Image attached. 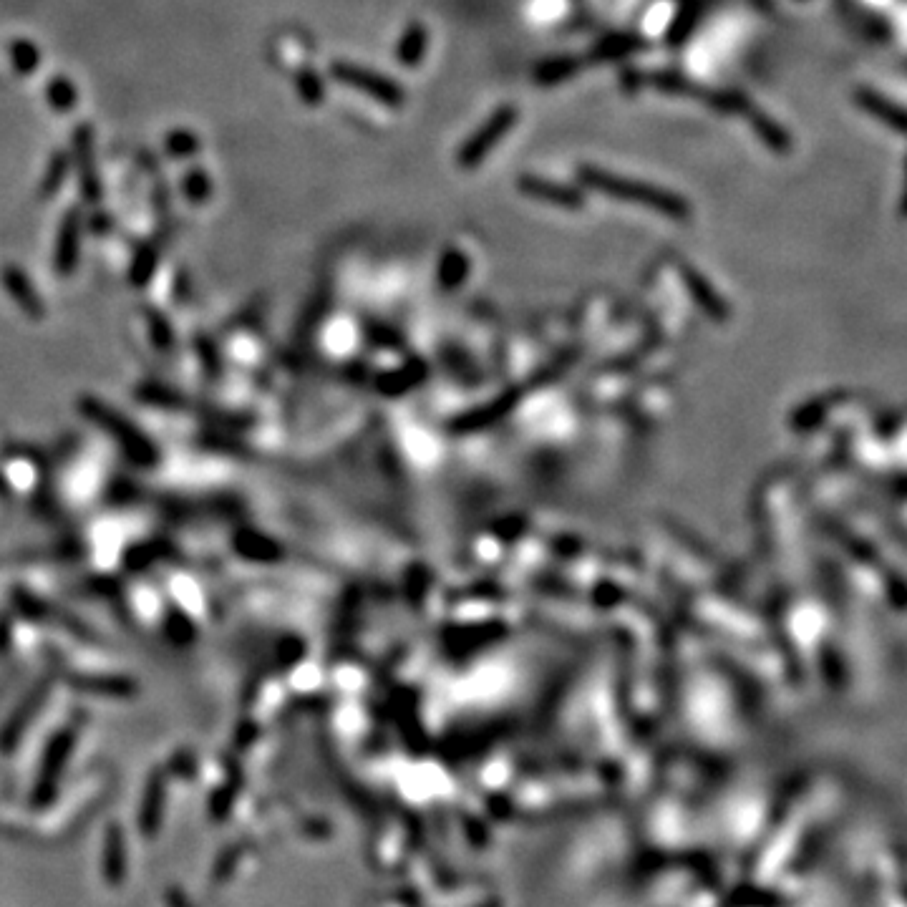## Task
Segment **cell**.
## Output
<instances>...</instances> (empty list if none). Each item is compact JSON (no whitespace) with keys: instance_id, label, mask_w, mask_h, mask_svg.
Returning a JSON list of instances; mask_svg holds the SVG:
<instances>
[{"instance_id":"6da1fadb","label":"cell","mask_w":907,"mask_h":907,"mask_svg":"<svg viewBox=\"0 0 907 907\" xmlns=\"http://www.w3.org/2000/svg\"><path fill=\"white\" fill-rule=\"evenodd\" d=\"M577 182H580V187L590 189V192L605 194L610 200L643 207V210H651L656 212V215L671 217V220L678 222L691 220L693 212L691 202H688L683 194L673 192V189L640 182V179L633 177H623V174L593 167V164H582V167H577Z\"/></svg>"},{"instance_id":"7a4b0ae2","label":"cell","mask_w":907,"mask_h":907,"mask_svg":"<svg viewBox=\"0 0 907 907\" xmlns=\"http://www.w3.org/2000/svg\"><path fill=\"white\" fill-rule=\"evenodd\" d=\"M331 79L336 84L356 89L361 94L371 96L378 104L388 106V109H404L406 104V91L396 84L391 76L378 74V71L366 69L351 61H333L331 63Z\"/></svg>"},{"instance_id":"3957f363","label":"cell","mask_w":907,"mask_h":907,"mask_svg":"<svg viewBox=\"0 0 907 907\" xmlns=\"http://www.w3.org/2000/svg\"><path fill=\"white\" fill-rule=\"evenodd\" d=\"M520 121V111L512 104H502L499 109L492 111L487 121L479 126L477 132L459 147L457 152V167L459 169H477L489 154L497 149V144L507 137L514 129V124Z\"/></svg>"},{"instance_id":"277c9868","label":"cell","mask_w":907,"mask_h":907,"mask_svg":"<svg viewBox=\"0 0 907 907\" xmlns=\"http://www.w3.org/2000/svg\"><path fill=\"white\" fill-rule=\"evenodd\" d=\"M71 162L76 164V174H79V192L84 197L86 205H99L104 197V184H101L99 167H96V152H94V126L79 124L74 129V154Z\"/></svg>"},{"instance_id":"5b68a950","label":"cell","mask_w":907,"mask_h":907,"mask_svg":"<svg viewBox=\"0 0 907 907\" xmlns=\"http://www.w3.org/2000/svg\"><path fill=\"white\" fill-rule=\"evenodd\" d=\"M517 189L530 200L542 202V205L557 207L565 212H580L585 210V192L580 187L572 184H560L555 179L540 177V174H520L517 177Z\"/></svg>"},{"instance_id":"8992f818","label":"cell","mask_w":907,"mask_h":907,"mask_svg":"<svg viewBox=\"0 0 907 907\" xmlns=\"http://www.w3.org/2000/svg\"><path fill=\"white\" fill-rule=\"evenodd\" d=\"M81 225H84V215L79 207L66 210V215L61 217L56 237V270L63 275H69L71 270L79 263V250H81Z\"/></svg>"},{"instance_id":"52a82bcc","label":"cell","mask_w":907,"mask_h":907,"mask_svg":"<svg viewBox=\"0 0 907 907\" xmlns=\"http://www.w3.org/2000/svg\"><path fill=\"white\" fill-rule=\"evenodd\" d=\"M855 104L860 106L865 114H870L872 119H877L880 124H885L887 129H892L895 134H905V111L897 101H892L890 96L880 94L877 89L870 86H860L855 91Z\"/></svg>"},{"instance_id":"ba28073f","label":"cell","mask_w":907,"mask_h":907,"mask_svg":"<svg viewBox=\"0 0 907 907\" xmlns=\"http://www.w3.org/2000/svg\"><path fill=\"white\" fill-rule=\"evenodd\" d=\"M746 121H749L751 124V132L756 134V137H759V142L764 144L766 149H771V152L774 154H789L792 152V134L787 132V129H784L782 124H779V121L776 119H771L769 114H764V111H756L754 106H751L749 111H746Z\"/></svg>"},{"instance_id":"9c48e42d","label":"cell","mask_w":907,"mask_h":907,"mask_svg":"<svg viewBox=\"0 0 907 907\" xmlns=\"http://www.w3.org/2000/svg\"><path fill=\"white\" fill-rule=\"evenodd\" d=\"M426 51H429V31H426V26L419 21L409 23L406 31L401 33L399 43H396V61L404 69H416L426 58Z\"/></svg>"},{"instance_id":"30bf717a","label":"cell","mask_w":907,"mask_h":907,"mask_svg":"<svg viewBox=\"0 0 907 907\" xmlns=\"http://www.w3.org/2000/svg\"><path fill=\"white\" fill-rule=\"evenodd\" d=\"M69 172H71V154L63 152V149H56V152L51 154V159H48L46 172H43V177H41V184H38V200L46 202V200H51V197H56V194L63 189V184H66Z\"/></svg>"},{"instance_id":"8fae6325","label":"cell","mask_w":907,"mask_h":907,"mask_svg":"<svg viewBox=\"0 0 907 907\" xmlns=\"http://www.w3.org/2000/svg\"><path fill=\"white\" fill-rule=\"evenodd\" d=\"M585 63H588L585 58L575 56H560L552 58V61H542L535 71V81L540 86H555L560 84V81L570 79L572 74H577Z\"/></svg>"},{"instance_id":"7c38bea8","label":"cell","mask_w":907,"mask_h":907,"mask_svg":"<svg viewBox=\"0 0 907 907\" xmlns=\"http://www.w3.org/2000/svg\"><path fill=\"white\" fill-rule=\"evenodd\" d=\"M46 99L53 111H58V114H69V111H74L76 104H79V91H76V86L71 84L66 76H53L46 86Z\"/></svg>"},{"instance_id":"4fadbf2b","label":"cell","mask_w":907,"mask_h":907,"mask_svg":"<svg viewBox=\"0 0 907 907\" xmlns=\"http://www.w3.org/2000/svg\"><path fill=\"white\" fill-rule=\"evenodd\" d=\"M179 187H182L184 200L194 207L207 205L212 197V179L205 169H197V167L189 169V172L182 177V184H179Z\"/></svg>"},{"instance_id":"5bb4252c","label":"cell","mask_w":907,"mask_h":907,"mask_svg":"<svg viewBox=\"0 0 907 907\" xmlns=\"http://www.w3.org/2000/svg\"><path fill=\"white\" fill-rule=\"evenodd\" d=\"M11 63L16 74L31 76L41 66V48L28 38H16L11 43Z\"/></svg>"},{"instance_id":"9a60e30c","label":"cell","mask_w":907,"mask_h":907,"mask_svg":"<svg viewBox=\"0 0 907 907\" xmlns=\"http://www.w3.org/2000/svg\"><path fill=\"white\" fill-rule=\"evenodd\" d=\"M202 142L200 137L189 129H172L164 137V152L172 159H192L194 154H200Z\"/></svg>"},{"instance_id":"2e32d148","label":"cell","mask_w":907,"mask_h":907,"mask_svg":"<svg viewBox=\"0 0 907 907\" xmlns=\"http://www.w3.org/2000/svg\"><path fill=\"white\" fill-rule=\"evenodd\" d=\"M295 91L308 106H320L326 99V84L315 69H300L295 74Z\"/></svg>"},{"instance_id":"e0dca14e","label":"cell","mask_w":907,"mask_h":907,"mask_svg":"<svg viewBox=\"0 0 907 907\" xmlns=\"http://www.w3.org/2000/svg\"><path fill=\"white\" fill-rule=\"evenodd\" d=\"M3 280H6L8 290H11V293L16 295L18 300H21L23 308H28L31 313H38V308H41V305H38L36 295H33L31 283H28V278L21 273V270L16 268V265H8V268L3 270Z\"/></svg>"},{"instance_id":"ac0fdd59","label":"cell","mask_w":907,"mask_h":907,"mask_svg":"<svg viewBox=\"0 0 907 907\" xmlns=\"http://www.w3.org/2000/svg\"><path fill=\"white\" fill-rule=\"evenodd\" d=\"M154 263H157V240H149L142 250L137 252L132 265V280L137 285H144V280L152 275Z\"/></svg>"},{"instance_id":"d6986e66","label":"cell","mask_w":907,"mask_h":907,"mask_svg":"<svg viewBox=\"0 0 907 907\" xmlns=\"http://www.w3.org/2000/svg\"><path fill=\"white\" fill-rule=\"evenodd\" d=\"M89 227H91V232H94V235H106V232L111 230V227H114V217L109 215V212H94V215L89 217Z\"/></svg>"},{"instance_id":"ffe728a7","label":"cell","mask_w":907,"mask_h":907,"mask_svg":"<svg viewBox=\"0 0 907 907\" xmlns=\"http://www.w3.org/2000/svg\"><path fill=\"white\" fill-rule=\"evenodd\" d=\"M154 207H157V212L159 215H167L169 212V192H167V184H164V179H159L157 184H154Z\"/></svg>"}]
</instances>
